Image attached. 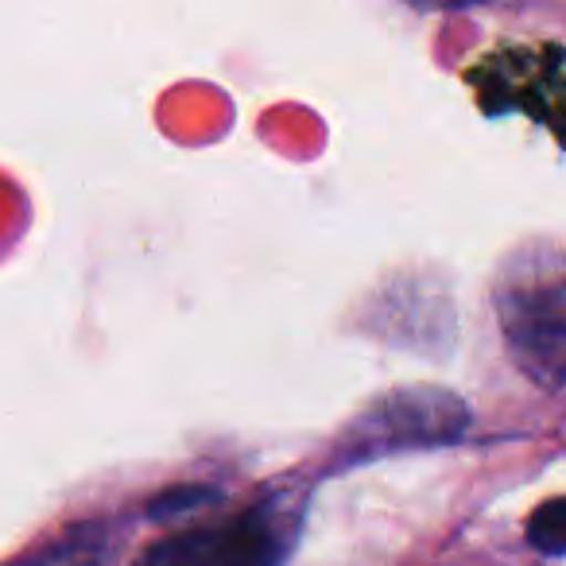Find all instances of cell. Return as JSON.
Here are the masks:
<instances>
[{
    "label": "cell",
    "instance_id": "cell-1",
    "mask_svg": "<svg viewBox=\"0 0 566 566\" xmlns=\"http://www.w3.org/2000/svg\"><path fill=\"white\" fill-rule=\"evenodd\" d=\"M496 323L509 354L547 392L563 388L566 373V280L555 249H524L501 268Z\"/></svg>",
    "mask_w": 566,
    "mask_h": 566
},
{
    "label": "cell",
    "instance_id": "cell-2",
    "mask_svg": "<svg viewBox=\"0 0 566 566\" xmlns=\"http://www.w3.org/2000/svg\"><path fill=\"white\" fill-rule=\"evenodd\" d=\"M303 516V496L275 493L226 524L164 535L144 551L140 566H283Z\"/></svg>",
    "mask_w": 566,
    "mask_h": 566
},
{
    "label": "cell",
    "instance_id": "cell-3",
    "mask_svg": "<svg viewBox=\"0 0 566 566\" xmlns=\"http://www.w3.org/2000/svg\"><path fill=\"white\" fill-rule=\"evenodd\" d=\"M489 117L524 113L547 128L563 120V48L558 43H504L465 71Z\"/></svg>",
    "mask_w": 566,
    "mask_h": 566
},
{
    "label": "cell",
    "instance_id": "cell-4",
    "mask_svg": "<svg viewBox=\"0 0 566 566\" xmlns=\"http://www.w3.org/2000/svg\"><path fill=\"white\" fill-rule=\"evenodd\" d=\"M470 427V408L450 388L411 385L377 400L349 431L354 458L388 454V450H419L458 442Z\"/></svg>",
    "mask_w": 566,
    "mask_h": 566
},
{
    "label": "cell",
    "instance_id": "cell-5",
    "mask_svg": "<svg viewBox=\"0 0 566 566\" xmlns=\"http://www.w3.org/2000/svg\"><path fill=\"white\" fill-rule=\"evenodd\" d=\"M527 543L543 555L558 558L566 547V501L563 496H551L535 509V516L527 520Z\"/></svg>",
    "mask_w": 566,
    "mask_h": 566
},
{
    "label": "cell",
    "instance_id": "cell-6",
    "mask_svg": "<svg viewBox=\"0 0 566 566\" xmlns=\"http://www.w3.org/2000/svg\"><path fill=\"white\" fill-rule=\"evenodd\" d=\"M97 558H102V535L86 527V532H74L71 539L51 547L40 558V566H97Z\"/></svg>",
    "mask_w": 566,
    "mask_h": 566
},
{
    "label": "cell",
    "instance_id": "cell-7",
    "mask_svg": "<svg viewBox=\"0 0 566 566\" xmlns=\"http://www.w3.org/2000/svg\"><path fill=\"white\" fill-rule=\"evenodd\" d=\"M210 501V489H195V485H182V489H171V493H159V501H151L148 516H171L179 509H195V504Z\"/></svg>",
    "mask_w": 566,
    "mask_h": 566
}]
</instances>
